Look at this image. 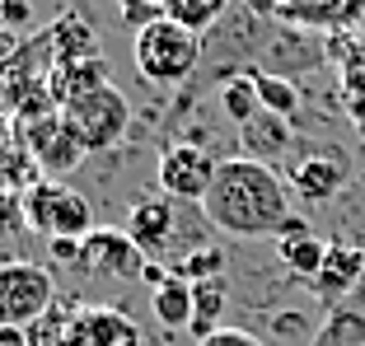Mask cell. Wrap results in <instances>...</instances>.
Returning a JSON list of instances; mask_svg holds the SVG:
<instances>
[{
  "instance_id": "1",
  "label": "cell",
  "mask_w": 365,
  "mask_h": 346,
  "mask_svg": "<svg viewBox=\"0 0 365 346\" xmlns=\"http://www.w3.org/2000/svg\"><path fill=\"white\" fill-rule=\"evenodd\" d=\"M202 216L211 220V229L235 234V238L281 234L286 220L295 216L290 183L272 164L248 159V154L220 159V169H215V178H211V192L202 196Z\"/></svg>"
},
{
  "instance_id": "2",
  "label": "cell",
  "mask_w": 365,
  "mask_h": 346,
  "mask_svg": "<svg viewBox=\"0 0 365 346\" xmlns=\"http://www.w3.org/2000/svg\"><path fill=\"white\" fill-rule=\"evenodd\" d=\"M182 206L187 201H173V196H140L136 206L127 211V234L136 238V248L145 253L150 262H164V267H178L187 253L206 248L202 243V229L187 225V216H182Z\"/></svg>"
},
{
  "instance_id": "3",
  "label": "cell",
  "mask_w": 365,
  "mask_h": 346,
  "mask_svg": "<svg viewBox=\"0 0 365 346\" xmlns=\"http://www.w3.org/2000/svg\"><path fill=\"white\" fill-rule=\"evenodd\" d=\"M131 61H136V75L150 85H187L202 61V33L182 28L173 19H155L140 33H131Z\"/></svg>"
},
{
  "instance_id": "4",
  "label": "cell",
  "mask_w": 365,
  "mask_h": 346,
  "mask_svg": "<svg viewBox=\"0 0 365 346\" xmlns=\"http://www.w3.org/2000/svg\"><path fill=\"white\" fill-rule=\"evenodd\" d=\"M19 211H24V229H33L43 238H85L98 229L89 196H80L76 187L56 183V178H38L24 192Z\"/></svg>"
},
{
  "instance_id": "5",
  "label": "cell",
  "mask_w": 365,
  "mask_h": 346,
  "mask_svg": "<svg viewBox=\"0 0 365 346\" xmlns=\"http://www.w3.org/2000/svg\"><path fill=\"white\" fill-rule=\"evenodd\" d=\"M56 309V281L43 262L5 258L0 262V327L33 332Z\"/></svg>"
},
{
  "instance_id": "6",
  "label": "cell",
  "mask_w": 365,
  "mask_h": 346,
  "mask_svg": "<svg viewBox=\"0 0 365 346\" xmlns=\"http://www.w3.org/2000/svg\"><path fill=\"white\" fill-rule=\"evenodd\" d=\"M66 122L76 127V136L85 141L89 154H103V150H118L131 131V98L122 94L118 85H103L94 94H80L66 103Z\"/></svg>"
},
{
  "instance_id": "7",
  "label": "cell",
  "mask_w": 365,
  "mask_h": 346,
  "mask_svg": "<svg viewBox=\"0 0 365 346\" xmlns=\"http://www.w3.org/2000/svg\"><path fill=\"white\" fill-rule=\"evenodd\" d=\"M19 131V141H24V150L33 154V164H38V173L43 178H71V173L85 164V141L76 136V127L66 122V112H47V117H38V122H29V127H14Z\"/></svg>"
},
{
  "instance_id": "8",
  "label": "cell",
  "mask_w": 365,
  "mask_h": 346,
  "mask_svg": "<svg viewBox=\"0 0 365 346\" xmlns=\"http://www.w3.org/2000/svg\"><path fill=\"white\" fill-rule=\"evenodd\" d=\"M215 169H220V159H215L211 150H202V145H192V141H178V145H164L155 178H160V192L164 196L187 201V206H192V201L202 206V196L211 192Z\"/></svg>"
},
{
  "instance_id": "9",
  "label": "cell",
  "mask_w": 365,
  "mask_h": 346,
  "mask_svg": "<svg viewBox=\"0 0 365 346\" xmlns=\"http://www.w3.org/2000/svg\"><path fill=\"white\" fill-rule=\"evenodd\" d=\"M145 253L136 248V238L127 229H94V234L80 238V271L89 276H108V281H140L145 271Z\"/></svg>"
},
{
  "instance_id": "10",
  "label": "cell",
  "mask_w": 365,
  "mask_h": 346,
  "mask_svg": "<svg viewBox=\"0 0 365 346\" xmlns=\"http://www.w3.org/2000/svg\"><path fill=\"white\" fill-rule=\"evenodd\" d=\"M56 346H145V337L122 309L89 304V309H76L61 323V342Z\"/></svg>"
},
{
  "instance_id": "11",
  "label": "cell",
  "mask_w": 365,
  "mask_h": 346,
  "mask_svg": "<svg viewBox=\"0 0 365 346\" xmlns=\"http://www.w3.org/2000/svg\"><path fill=\"white\" fill-rule=\"evenodd\" d=\"M361 281H365V253L351 243H328V258H323L319 276L309 281V290L323 304H342L361 290Z\"/></svg>"
},
{
  "instance_id": "12",
  "label": "cell",
  "mask_w": 365,
  "mask_h": 346,
  "mask_svg": "<svg viewBox=\"0 0 365 346\" xmlns=\"http://www.w3.org/2000/svg\"><path fill=\"white\" fill-rule=\"evenodd\" d=\"M346 183V169L333 159V154H309V159L295 164V173H290V187H295V196L309 206H323L333 201L337 192H342Z\"/></svg>"
},
{
  "instance_id": "13",
  "label": "cell",
  "mask_w": 365,
  "mask_h": 346,
  "mask_svg": "<svg viewBox=\"0 0 365 346\" xmlns=\"http://www.w3.org/2000/svg\"><path fill=\"white\" fill-rule=\"evenodd\" d=\"M290 117H281V112H267L262 108L253 122H244L239 127V145H244V154L248 159H262V164H272V159H281L286 154V145H290Z\"/></svg>"
},
{
  "instance_id": "14",
  "label": "cell",
  "mask_w": 365,
  "mask_h": 346,
  "mask_svg": "<svg viewBox=\"0 0 365 346\" xmlns=\"http://www.w3.org/2000/svg\"><path fill=\"white\" fill-rule=\"evenodd\" d=\"M52 43H56V65H71V61H89V56H103L98 52V38L89 28L85 14L66 10L52 19Z\"/></svg>"
},
{
  "instance_id": "15",
  "label": "cell",
  "mask_w": 365,
  "mask_h": 346,
  "mask_svg": "<svg viewBox=\"0 0 365 346\" xmlns=\"http://www.w3.org/2000/svg\"><path fill=\"white\" fill-rule=\"evenodd\" d=\"M103 85H113V80H108V61H103V56H89V61L56 65V75H52V98H56V108H66L71 98L94 94V89H103Z\"/></svg>"
},
{
  "instance_id": "16",
  "label": "cell",
  "mask_w": 365,
  "mask_h": 346,
  "mask_svg": "<svg viewBox=\"0 0 365 346\" xmlns=\"http://www.w3.org/2000/svg\"><path fill=\"white\" fill-rule=\"evenodd\" d=\"M309 346H365V304H356V300L333 304V314L319 323Z\"/></svg>"
},
{
  "instance_id": "17",
  "label": "cell",
  "mask_w": 365,
  "mask_h": 346,
  "mask_svg": "<svg viewBox=\"0 0 365 346\" xmlns=\"http://www.w3.org/2000/svg\"><path fill=\"white\" fill-rule=\"evenodd\" d=\"M150 309H155V318H160V327H169V332H187V327H192V281L169 276L164 285H155Z\"/></svg>"
},
{
  "instance_id": "18",
  "label": "cell",
  "mask_w": 365,
  "mask_h": 346,
  "mask_svg": "<svg viewBox=\"0 0 365 346\" xmlns=\"http://www.w3.org/2000/svg\"><path fill=\"white\" fill-rule=\"evenodd\" d=\"M225 300H230V290H225V281H220V276L192 285V327H187V332H192L197 342H202V337H211L215 327H225V323H220Z\"/></svg>"
},
{
  "instance_id": "19",
  "label": "cell",
  "mask_w": 365,
  "mask_h": 346,
  "mask_svg": "<svg viewBox=\"0 0 365 346\" xmlns=\"http://www.w3.org/2000/svg\"><path fill=\"white\" fill-rule=\"evenodd\" d=\"M220 112H225L235 127H244V122H253L262 112V98H258V80H253V70H235V75L220 85Z\"/></svg>"
},
{
  "instance_id": "20",
  "label": "cell",
  "mask_w": 365,
  "mask_h": 346,
  "mask_svg": "<svg viewBox=\"0 0 365 346\" xmlns=\"http://www.w3.org/2000/svg\"><path fill=\"white\" fill-rule=\"evenodd\" d=\"M328 258V243L319 234H300V238H281V262H286L290 276H300V281H314Z\"/></svg>"
},
{
  "instance_id": "21",
  "label": "cell",
  "mask_w": 365,
  "mask_h": 346,
  "mask_svg": "<svg viewBox=\"0 0 365 346\" xmlns=\"http://www.w3.org/2000/svg\"><path fill=\"white\" fill-rule=\"evenodd\" d=\"M225 10H230V0H164V19L182 23V28H192V33L215 28Z\"/></svg>"
},
{
  "instance_id": "22",
  "label": "cell",
  "mask_w": 365,
  "mask_h": 346,
  "mask_svg": "<svg viewBox=\"0 0 365 346\" xmlns=\"http://www.w3.org/2000/svg\"><path fill=\"white\" fill-rule=\"evenodd\" d=\"M253 80H258L262 108H267V112H281V117L295 122V112H300V89H295V80L272 75V70H253Z\"/></svg>"
},
{
  "instance_id": "23",
  "label": "cell",
  "mask_w": 365,
  "mask_h": 346,
  "mask_svg": "<svg viewBox=\"0 0 365 346\" xmlns=\"http://www.w3.org/2000/svg\"><path fill=\"white\" fill-rule=\"evenodd\" d=\"M342 103H346V112H351V122L361 127L365 122V52H356V56L342 61Z\"/></svg>"
},
{
  "instance_id": "24",
  "label": "cell",
  "mask_w": 365,
  "mask_h": 346,
  "mask_svg": "<svg viewBox=\"0 0 365 346\" xmlns=\"http://www.w3.org/2000/svg\"><path fill=\"white\" fill-rule=\"evenodd\" d=\"M220 262H225V253L206 243V248L187 253V258L173 267V276H182V281H192V285H197V281H211V276H220Z\"/></svg>"
},
{
  "instance_id": "25",
  "label": "cell",
  "mask_w": 365,
  "mask_h": 346,
  "mask_svg": "<svg viewBox=\"0 0 365 346\" xmlns=\"http://www.w3.org/2000/svg\"><path fill=\"white\" fill-rule=\"evenodd\" d=\"M118 14H122V23H127L131 33H140L145 23L164 19V0H118Z\"/></svg>"
},
{
  "instance_id": "26",
  "label": "cell",
  "mask_w": 365,
  "mask_h": 346,
  "mask_svg": "<svg viewBox=\"0 0 365 346\" xmlns=\"http://www.w3.org/2000/svg\"><path fill=\"white\" fill-rule=\"evenodd\" d=\"M0 28L29 38V33H33V5H29V0H0Z\"/></svg>"
},
{
  "instance_id": "27",
  "label": "cell",
  "mask_w": 365,
  "mask_h": 346,
  "mask_svg": "<svg viewBox=\"0 0 365 346\" xmlns=\"http://www.w3.org/2000/svg\"><path fill=\"white\" fill-rule=\"evenodd\" d=\"M197 346H262V342L248 332V327H215V332L202 337Z\"/></svg>"
},
{
  "instance_id": "28",
  "label": "cell",
  "mask_w": 365,
  "mask_h": 346,
  "mask_svg": "<svg viewBox=\"0 0 365 346\" xmlns=\"http://www.w3.org/2000/svg\"><path fill=\"white\" fill-rule=\"evenodd\" d=\"M47 253H52L56 262H66V267H76L80 262V238H47Z\"/></svg>"
},
{
  "instance_id": "29",
  "label": "cell",
  "mask_w": 365,
  "mask_h": 346,
  "mask_svg": "<svg viewBox=\"0 0 365 346\" xmlns=\"http://www.w3.org/2000/svg\"><path fill=\"white\" fill-rule=\"evenodd\" d=\"M14 145H19V131H14V117H5V112H0V159H5V154H10Z\"/></svg>"
},
{
  "instance_id": "30",
  "label": "cell",
  "mask_w": 365,
  "mask_h": 346,
  "mask_svg": "<svg viewBox=\"0 0 365 346\" xmlns=\"http://www.w3.org/2000/svg\"><path fill=\"white\" fill-rule=\"evenodd\" d=\"M0 346H33L29 332H19V327H0Z\"/></svg>"
},
{
  "instance_id": "31",
  "label": "cell",
  "mask_w": 365,
  "mask_h": 346,
  "mask_svg": "<svg viewBox=\"0 0 365 346\" xmlns=\"http://www.w3.org/2000/svg\"><path fill=\"white\" fill-rule=\"evenodd\" d=\"M24 43V33H10V28H0V61H5V56L14 52V47Z\"/></svg>"
},
{
  "instance_id": "32",
  "label": "cell",
  "mask_w": 365,
  "mask_h": 346,
  "mask_svg": "<svg viewBox=\"0 0 365 346\" xmlns=\"http://www.w3.org/2000/svg\"><path fill=\"white\" fill-rule=\"evenodd\" d=\"M248 10H258V14H277L281 10V0H244Z\"/></svg>"
}]
</instances>
